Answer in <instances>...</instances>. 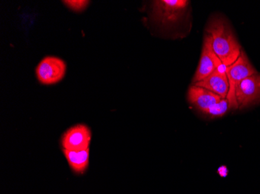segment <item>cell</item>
Wrapping results in <instances>:
<instances>
[{
	"label": "cell",
	"mask_w": 260,
	"mask_h": 194,
	"mask_svg": "<svg viewBox=\"0 0 260 194\" xmlns=\"http://www.w3.org/2000/svg\"><path fill=\"white\" fill-rule=\"evenodd\" d=\"M91 131L85 125H77L69 128L61 138L62 149L80 151L89 148Z\"/></svg>",
	"instance_id": "6"
},
{
	"label": "cell",
	"mask_w": 260,
	"mask_h": 194,
	"mask_svg": "<svg viewBox=\"0 0 260 194\" xmlns=\"http://www.w3.org/2000/svg\"><path fill=\"white\" fill-rule=\"evenodd\" d=\"M235 96L240 108L260 101V74H254L242 80L235 90Z\"/></svg>",
	"instance_id": "7"
},
{
	"label": "cell",
	"mask_w": 260,
	"mask_h": 194,
	"mask_svg": "<svg viewBox=\"0 0 260 194\" xmlns=\"http://www.w3.org/2000/svg\"><path fill=\"white\" fill-rule=\"evenodd\" d=\"M189 5L186 0H157L153 4V17L163 25L178 23Z\"/></svg>",
	"instance_id": "3"
},
{
	"label": "cell",
	"mask_w": 260,
	"mask_h": 194,
	"mask_svg": "<svg viewBox=\"0 0 260 194\" xmlns=\"http://www.w3.org/2000/svg\"><path fill=\"white\" fill-rule=\"evenodd\" d=\"M194 85L207 89L218 95L221 98H227L229 91V83L226 71L216 70L205 80L198 82Z\"/></svg>",
	"instance_id": "9"
},
{
	"label": "cell",
	"mask_w": 260,
	"mask_h": 194,
	"mask_svg": "<svg viewBox=\"0 0 260 194\" xmlns=\"http://www.w3.org/2000/svg\"><path fill=\"white\" fill-rule=\"evenodd\" d=\"M227 67L222 63L218 57L214 53L212 48V40L210 35H206L203 47L202 55L200 57V63L196 71L192 83H198L205 80L216 70L226 71Z\"/></svg>",
	"instance_id": "4"
},
{
	"label": "cell",
	"mask_w": 260,
	"mask_h": 194,
	"mask_svg": "<svg viewBox=\"0 0 260 194\" xmlns=\"http://www.w3.org/2000/svg\"><path fill=\"white\" fill-rule=\"evenodd\" d=\"M229 110H230V106H229V101L227 98H224L222 99L219 103L210 106L204 113L214 118H218V117L225 115Z\"/></svg>",
	"instance_id": "11"
},
{
	"label": "cell",
	"mask_w": 260,
	"mask_h": 194,
	"mask_svg": "<svg viewBox=\"0 0 260 194\" xmlns=\"http://www.w3.org/2000/svg\"><path fill=\"white\" fill-rule=\"evenodd\" d=\"M66 160L73 171L77 174H83L87 170L89 166L90 149L70 151L62 149Z\"/></svg>",
	"instance_id": "10"
},
{
	"label": "cell",
	"mask_w": 260,
	"mask_h": 194,
	"mask_svg": "<svg viewBox=\"0 0 260 194\" xmlns=\"http://www.w3.org/2000/svg\"><path fill=\"white\" fill-rule=\"evenodd\" d=\"M207 32L211 37L213 50L222 63L226 67L235 63L240 56L242 49L229 23L216 17L209 23Z\"/></svg>",
	"instance_id": "1"
},
{
	"label": "cell",
	"mask_w": 260,
	"mask_h": 194,
	"mask_svg": "<svg viewBox=\"0 0 260 194\" xmlns=\"http://www.w3.org/2000/svg\"><path fill=\"white\" fill-rule=\"evenodd\" d=\"M67 65L61 58L49 56L44 58L36 68L38 80L44 85H53L64 78Z\"/></svg>",
	"instance_id": "5"
},
{
	"label": "cell",
	"mask_w": 260,
	"mask_h": 194,
	"mask_svg": "<svg viewBox=\"0 0 260 194\" xmlns=\"http://www.w3.org/2000/svg\"><path fill=\"white\" fill-rule=\"evenodd\" d=\"M257 73L255 68L252 67V64L249 62L245 52H241L240 56L238 58L235 63L226 68V74L229 83V91L228 93L227 100L229 103L230 109H237L239 108L235 90L239 87L241 82Z\"/></svg>",
	"instance_id": "2"
},
{
	"label": "cell",
	"mask_w": 260,
	"mask_h": 194,
	"mask_svg": "<svg viewBox=\"0 0 260 194\" xmlns=\"http://www.w3.org/2000/svg\"><path fill=\"white\" fill-rule=\"evenodd\" d=\"M89 1L86 0H66L63 4L70 10L75 12H81L87 8L89 4Z\"/></svg>",
	"instance_id": "12"
},
{
	"label": "cell",
	"mask_w": 260,
	"mask_h": 194,
	"mask_svg": "<svg viewBox=\"0 0 260 194\" xmlns=\"http://www.w3.org/2000/svg\"><path fill=\"white\" fill-rule=\"evenodd\" d=\"M222 99L216 93L195 85L188 89V101L203 113H205L210 106L219 103Z\"/></svg>",
	"instance_id": "8"
}]
</instances>
